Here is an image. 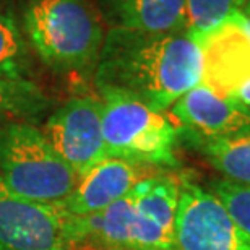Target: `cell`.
Returning <instances> with one entry per match:
<instances>
[{
    "label": "cell",
    "mask_w": 250,
    "mask_h": 250,
    "mask_svg": "<svg viewBox=\"0 0 250 250\" xmlns=\"http://www.w3.org/2000/svg\"><path fill=\"white\" fill-rule=\"evenodd\" d=\"M52 107V99L26 77H0V127L34 124Z\"/></svg>",
    "instance_id": "obj_12"
},
{
    "label": "cell",
    "mask_w": 250,
    "mask_h": 250,
    "mask_svg": "<svg viewBox=\"0 0 250 250\" xmlns=\"http://www.w3.org/2000/svg\"><path fill=\"white\" fill-rule=\"evenodd\" d=\"M0 181L18 197L61 203L77 187L78 176L34 124L0 127Z\"/></svg>",
    "instance_id": "obj_4"
},
{
    "label": "cell",
    "mask_w": 250,
    "mask_h": 250,
    "mask_svg": "<svg viewBox=\"0 0 250 250\" xmlns=\"http://www.w3.org/2000/svg\"><path fill=\"white\" fill-rule=\"evenodd\" d=\"M234 98H237L239 101L250 107V82H247L246 84H244V86L239 89L236 94H234Z\"/></svg>",
    "instance_id": "obj_18"
},
{
    "label": "cell",
    "mask_w": 250,
    "mask_h": 250,
    "mask_svg": "<svg viewBox=\"0 0 250 250\" xmlns=\"http://www.w3.org/2000/svg\"><path fill=\"white\" fill-rule=\"evenodd\" d=\"M244 0H187V33L202 36L241 13Z\"/></svg>",
    "instance_id": "obj_16"
},
{
    "label": "cell",
    "mask_w": 250,
    "mask_h": 250,
    "mask_svg": "<svg viewBox=\"0 0 250 250\" xmlns=\"http://www.w3.org/2000/svg\"><path fill=\"white\" fill-rule=\"evenodd\" d=\"M200 80L202 54L187 31L145 33L112 26L94 68L96 88L117 89L161 112Z\"/></svg>",
    "instance_id": "obj_1"
},
{
    "label": "cell",
    "mask_w": 250,
    "mask_h": 250,
    "mask_svg": "<svg viewBox=\"0 0 250 250\" xmlns=\"http://www.w3.org/2000/svg\"><path fill=\"white\" fill-rule=\"evenodd\" d=\"M98 93L107 158L146 167L177 166L176 148L181 133L166 112L117 89L98 88Z\"/></svg>",
    "instance_id": "obj_3"
},
{
    "label": "cell",
    "mask_w": 250,
    "mask_h": 250,
    "mask_svg": "<svg viewBox=\"0 0 250 250\" xmlns=\"http://www.w3.org/2000/svg\"><path fill=\"white\" fill-rule=\"evenodd\" d=\"M179 133L203 138L250 135V107L234 96H221L198 83L171 106Z\"/></svg>",
    "instance_id": "obj_9"
},
{
    "label": "cell",
    "mask_w": 250,
    "mask_h": 250,
    "mask_svg": "<svg viewBox=\"0 0 250 250\" xmlns=\"http://www.w3.org/2000/svg\"><path fill=\"white\" fill-rule=\"evenodd\" d=\"M28 44L17 20L0 8V77H26Z\"/></svg>",
    "instance_id": "obj_15"
},
{
    "label": "cell",
    "mask_w": 250,
    "mask_h": 250,
    "mask_svg": "<svg viewBox=\"0 0 250 250\" xmlns=\"http://www.w3.org/2000/svg\"><path fill=\"white\" fill-rule=\"evenodd\" d=\"M24 34L49 68L59 73L91 72L104 42V29L88 0H29Z\"/></svg>",
    "instance_id": "obj_2"
},
{
    "label": "cell",
    "mask_w": 250,
    "mask_h": 250,
    "mask_svg": "<svg viewBox=\"0 0 250 250\" xmlns=\"http://www.w3.org/2000/svg\"><path fill=\"white\" fill-rule=\"evenodd\" d=\"M209 190L224 205L239 228L250 236V186L221 177L209 184Z\"/></svg>",
    "instance_id": "obj_17"
},
{
    "label": "cell",
    "mask_w": 250,
    "mask_h": 250,
    "mask_svg": "<svg viewBox=\"0 0 250 250\" xmlns=\"http://www.w3.org/2000/svg\"><path fill=\"white\" fill-rule=\"evenodd\" d=\"M241 15H244V17H250V0H244L242 2Z\"/></svg>",
    "instance_id": "obj_20"
},
{
    "label": "cell",
    "mask_w": 250,
    "mask_h": 250,
    "mask_svg": "<svg viewBox=\"0 0 250 250\" xmlns=\"http://www.w3.org/2000/svg\"><path fill=\"white\" fill-rule=\"evenodd\" d=\"M181 181L171 176L145 177L130 190L135 208L169 232H174V219L179 205Z\"/></svg>",
    "instance_id": "obj_13"
},
{
    "label": "cell",
    "mask_w": 250,
    "mask_h": 250,
    "mask_svg": "<svg viewBox=\"0 0 250 250\" xmlns=\"http://www.w3.org/2000/svg\"><path fill=\"white\" fill-rule=\"evenodd\" d=\"M41 130L78 177L107 158L99 96L68 99L47 117Z\"/></svg>",
    "instance_id": "obj_7"
},
{
    "label": "cell",
    "mask_w": 250,
    "mask_h": 250,
    "mask_svg": "<svg viewBox=\"0 0 250 250\" xmlns=\"http://www.w3.org/2000/svg\"><path fill=\"white\" fill-rule=\"evenodd\" d=\"M114 28L145 33L187 31V0H107Z\"/></svg>",
    "instance_id": "obj_11"
},
{
    "label": "cell",
    "mask_w": 250,
    "mask_h": 250,
    "mask_svg": "<svg viewBox=\"0 0 250 250\" xmlns=\"http://www.w3.org/2000/svg\"><path fill=\"white\" fill-rule=\"evenodd\" d=\"M237 15L193 38L202 54L200 83L221 96H234L250 82V34Z\"/></svg>",
    "instance_id": "obj_8"
},
{
    "label": "cell",
    "mask_w": 250,
    "mask_h": 250,
    "mask_svg": "<svg viewBox=\"0 0 250 250\" xmlns=\"http://www.w3.org/2000/svg\"><path fill=\"white\" fill-rule=\"evenodd\" d=\"M0 250H84L59 203L18 197L0 181Z\"/></svg>",
    "instance_id": "obj_5"
},
{
    "label": "cell",
    "mask_w": 250,
    "mask_h": 250,
    "mask_svg": "<svg viewBox=\"0 0 250 250\" xmlns=\"http://www.w3.org/2000/svg\"><path fill=\"white\" fill-rule=\"evenodd\" d=\"M188 143L229 181L250 186V135L232 138H203L186 135Z\"/></svg>",
    "instance_id": "obj_14"
},
{
    "label": "cell",
    "mask_w": 250,
    "mask_h": 250,
    "mask_svg": "<svg viewBox=\"0 0 250 250\" xmlns=\"http://www.w3.org/2000/svg\"><path fill=\"white\" fill-rule=\"evenodd\" d=\"M176 250H250V236L211 190L184 179L174 219Z\"/></svg>",
    "instance_id": "obj_6"
},
{
    "label": "cell",
    "mask_w": 250,
    "mask_h": 250,
    "mask_svg": "<svg viewBox=\"0 0 250 250\" xmlns=\"http://www.w3.org/2000/svg\"><path fill=\"white\" fill-rule=\"evenodd\" d=\"M151 167L124 161L117 158H106L88 172L78 177L77 187L59 205L72 216H91L124 198L140 181L153 174Z\"/></svg>",
    "instance_id": "obj_10"
},
{
    "label": "cell",
    "mask_w": 250,
    "mask_h": 250,
    "mask_svg": "<svg viewBox=\"0 0 250 250\" xmlns=\"http://www.w3.org/2000/svg\"><path fill=\"white\" fill-rule=\"evenodd\" d=\"M237 17H239V20H241L242 26L246 28V31L250 34V17H244V15H241V13H239Z\"/></svg>",
    "instance_id": "obj_19"
}]
</instances>
